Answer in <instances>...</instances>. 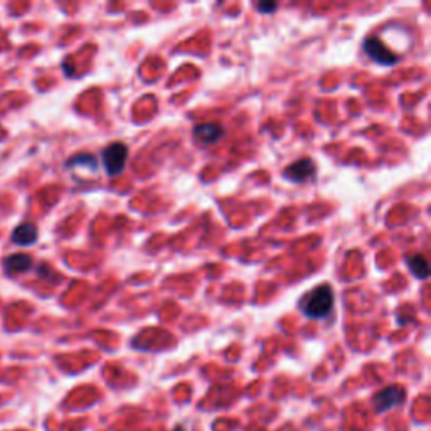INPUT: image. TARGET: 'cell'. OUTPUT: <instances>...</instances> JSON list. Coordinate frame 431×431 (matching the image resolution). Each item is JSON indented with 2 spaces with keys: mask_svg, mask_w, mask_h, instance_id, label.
Segmentation results:
<instances>
[{
  "mask_svg": "<svg viewBox=\"0 0 431 431\" xmlns=\"http://www.w3.org/2000/svg\"><path fill=\"white\" fill-rule=\"evenodd\" d=\"M222 135H224V127L217 122H207V123H199L194 128V137L199 142H202L204 145H211V143L219 142Z\"/></svg>",
  "mask_w": 431,
  "mask_h": 431,
  "instance_id": "6",
  "label": "cell"
},
{
  "mask_svg": "<svg viewBox=\"0 0 431 431\" xmlns=\"http://www.w3.org/2000/svg\"><path fill=\"white\" fill-rule=\"evenodd\" d=\"M32 266V258L29 254L24 253H16L11 254V256H7L4 259V268H6V271L9 275H17V273H26L29 271Z\"/></svg>",
  "mask_w": 431,
  "mask_h": 431,
  "instance_id": "8",
  "label": "cell"
},
{
  "mask_svg": "<svg viewBox=\"0 0 431 431\" xmlns=\"http://www.w3.org/2000/svg\"><path fill=\"white\" fill-rule=\"evenodd\" d=\"M174 431H185V428H182V426H177Z\"/></svg>",
  "mask_w": 431,
  "mask_h": 431,
  "instance_id": "12",
  "label": "cell"
},
{
  "mask_svg": "<svg viewBox=\"0 0 431 431\" xmlns=\"http://www.w3.org/2000/svg\"><path fill=\"white\" fill-rule=\"evenodd\" d=\"M37 238H39V233H37L36 224H32V222H22L12 233V241L19 246H31V244L36 243Z\"/></svg>",
  "mask_w": 431,
  "mask_h": 431,
  "instance_id": "7",
  "label": "cell"
},
{
  "mask_svg": "<svg viewBox=\"0 0 431 431\" xmlns=\"http://www.w3.org/2000/svg\"><path fill=\"white\" fill-rule=\"evenodd\" d=\"M405 401H406V391L405 388L401 386L384 388L383 391H379L373 400L374 407H376V411H379V413H386L388 410L401 406Z\"/></svg>",
  "mask_w": 431,
  "mask_h": 431,
  "instance_id": "4",
  "label": "cell"
},
{
  "mask_svg": "<svg viewBox=\"0 0 431 431\" xmlns=\"http://www.w3.org/2000/svg\"><path fill=\"white\" fill-rule=\"evenodd\" d=\"M313 175H315V164L313 160L310 159H302L295 162V164H291L284 170V177L295 184L307 182L308 179L313 177Z\"/></svg>",
  "mask_w": 431,
  "mask_h": 431,
  "instance_id": "5",
  "label": "cell"
},
{
  "mask_svg": "<svg viewBox=\"0 0 431 431\" xmlns=\"http://www.w3.org/2000/svg\"><path fill=\"white\" fill-rule=\"evenodd\" d=\"M406 265L410 268V271L418 278V280H426L430 275V265L426 261L423 254H411L406 258Z\"/></svg>",
  "mask_w": 431,
  "mask_h": 431,
  "instance_id": "9",
  "label": "cell"
},
{
  "mask_svg": "<svg viewBox=\"0 0 431 431\" xmlns=\"http://www.w3.org/2000/svg\"><path fill=\"white\" fill-rule=\"evenodd\" d=\"M76 165H85L90 167L91 170H96V159L90 154H80V155H74L71 159L68 160L66 167H76Z\"/></svg>",
  "mask_w": 431,
  "mask_h": 431,
  "instance_id": "10",
  "label": "cell"
},
{
  "mask_svg": "<svg viewBox=\"0 0 431 431\" xmlns=\"http://www.w3.org/2000/svg\"><path fill=\"white\" fill-rule=\"evenodd\" d=\"M364 51L373 61L383 66H395L396 63H400V56H396L386 44L383 43L378 37H369L364 43Z\"/></svg>",
  "mask_w": 431,
  "mask_h": 431,
  "instance_id": "3",
  "label": "cell"
},
{
  "mask_svg": "<svg viewBox=\"0 0 431 431\" xmlns=\"http://www.w3.org/2000/svg\"><path fill=\"white\" fill-rule=\"evenodd\" d=\"M333 307V290L328 285H321L313 289L300 303L302 312L308 318H323L331 313Z\"/></svg>",
  "mask_w": 431,
  "mask_h": 431,
  "instance_id": "1",
  "label": "cell"
},
{
  "mask_svg": "<svg viewBox=\"0 0 431 431\" xmlns=\"http://www.w3.org/2000/svg\"><path fill=\"white\" fill-rule=\"evenodd\" d=\"M127 159H128V147L122 142L110 143V145L103 150V154H101L103 167L110 177H115V175L123 172Z\"/></svg>",
  "mask_w": 431,
  "mask_h": 431,
  "instance_id": "2",
  "label": "cell"
},
{
  "mask_svg": "<svg viewBox=\"0 0 431 431\" xmlns=\"http://www.w3.org/2000/svg\"><path fill=\"white\" fill-rule=\"evenodd\" d=\"M256 9L261 14H271L278 9V4H275V2H258Z\"/></svg>",
  "mask_w": 431,
  "mask_h": 431,
  "instance_id": "11",
  "label": "cell"
}]
</instances>
